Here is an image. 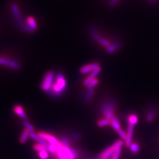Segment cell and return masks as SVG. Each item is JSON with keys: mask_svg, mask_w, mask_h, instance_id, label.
Here are the masks:
<instances>
[{"mask_svg": "<svg viewBox=\"0 0 159 159\" xmlns=\"http://www.w3.org/2000/svg\"><path fill=\"white\" fill-rule=\"evenodd\" d=\"M55 79V73L53 71L47 72L41 84V88L43 91L49 92L52 87Z\"/></svg>", "mask_w": 159, "mask_h": 159, "instance_id": "cell-3", "label": "cell"}, {"mask_svg": "<svg viewBox=\"0 0 159 159\" xmlns=\"http://www.w3.org/2000/svg\"><path fill=\"white\" fill-rule=\"evenodd\" d=\"M90 34L94 40L102 47L105 48L106 49L112 44L108 39L101 35L98 31L95 28L92 27L90 29Z\"/></svg>", "mask_w": 159, "mask_h": 159, "instance_id": "cell-4", "label": "cell"}, {"mask_svg": "<svg viewBox=\"0 0 159 159\" xmlns=\"http://www.w3.org/2000/svg\"><path fill=\"white\" fill-rule=\"evenodd\" d=\"M38 156L41 159H48L49 157V154L48 151H42L38 153Z\"/></svg>", "mask_w": 159, "mask_h": 159, "instance_id": "cell-23", "label": "cell"}, {"mask_svg": "<svg viewBox=\"0 0 159 159\" xmlns=\"http://www.w3.org/2000/svg\"><path fill=\"white\" fill-rule=\"evenodd\" d=\"M121 44L120 43V42L115 41L114 42H112V44L107 49V51L108 53H114L121 48Z\"/></svg>", "mask_w": 159, "mask_h": 159, "instance_id": "cell-14", "label": "cell"}, {"mask_svg": "<svg viewBox=\"0 0 159 159\" xmlns=\"http://www.w3.org/2000/svg\"><path fill=\"white\" fill-rule=\"evenodd\" d=\"M154 115H155V112H154V111H150V112H149L148 114H147V120L148 121H149V122L153 120Z\"/></svg>", "mask_w": 159, "mask_h": 159, "instance_id": "cell-29", "label": "cell"}, {"mask_svg": "<svg viewBox=\"0 0 159 159\" xmlns=\"http://www.w3.org/2000/svg\"><path fill=\"white\" fill-rule=\"evenodd\" d=\"M0 65L14 70H18L21 68V64L18 61L5 56H0Z\"/></svg>", "mask_w": 159, "mask_h": 159, "instance_id": "cell-5", "label": "cell"}, {"mask_svg": "<svg viewBox=\"0 0 159 159\" xmlns=\"http://www.w3.org/2000/svg\"><path fill=\"white\" fill-rule=\"evenodd\" d=\"M94 78L92 77L91 75L88 76L87 78H85V79L84 80V82H83L84 85L88 87V85L90 84V83L92 81V80H93Z\"/></svg>", "mask_w": 159, "mask_h": 159, "instance_id": "cell-26", "label": "cell"}, {"mask_svg": "<svg viewBox=\"0 0 159 159\" xmlns=\"http://www.w3.org/2000/svg\"><path fill=\"white\" fill-rule=\"evenodd\" d=\"M93 93H94V91H93L92 90H89V91H88V92H87V94L86 99H85V100H86L87 101L90 100L91 98V97H92Z\"/></svg>", "mask_w": 159, "mask_h": 159, "instance_id": "cell-32", "label": "cell"}, {"mask_svg": "<svg viewBox=\"0 0 159 159\" xmlns=\"http://www.w3.org/2000/svg\"><path fill=\"white\" fill-rule=\"evenodd\" d=\"M120 1L121 0H108V2L110 5L114 6L117 5L120 2Z\"/></svg>", "mask_w": 159, "mask_h": 159, "instance_id": "cell-31", "label": "cell"}, {"mask_svg": "<svg viewBox=\"0 0 159 159\" xmlns=\"http://www.w3.org/2000/svg\"><path fill=\"white\" fill-rule=\"evenodd\" d=\"M99 68H101L100 64L97 62H93L86 64L81 67L80 69V72L82 74H85L89 72H91Z\"/></svg>", "mask_w": 159, "mask_h": 159, "instance_id": "cell-9", "label": "cell"}, {"mask_svg": "<svg viewBox=\"0 0 159 159\" xmlns=\"http://www.w3.org/2000/svg\"><path fill=\"white\" fill-rule=\"evenodd\" d=\"M11 9H12L15 20L16 21L18 26L26 32H28V33L33 32L34 31L32 29H31L26 24H25L23 20L22 19L20 11L18 6L15 4H12L11 5Z\"/></svg>", "mask_w": 159, "mask_h": 159, "instance_id": "cell-2", "label": "cell"}, {"mask_svg": "<svg viewBox=\"0 0 159 159\" xmlns=\"http://www.w3.org/2000/svg\"><path fill=\"white\" fill-rule=\"evenodd\" d=\"M114 107L112 104H106L104 106L102 109V114L105 117V118L111 120V118L114 116Z\"/></svg>", "mask_w": 159, "mask_h": 159, "instance_id": "cell-10", "label": "cell"}, {"mask_svg": "<svg viewBox=\"0 0 159 159\" xmlns=\"http://www.w3.org/2000/svg\"><path fill=\"white\" fill-rule=\"evenodd\" d=\"M118 135H120V137L124 140H125L126 138V137H127V132H125L122 128L120 129V130H118L117 131Z\"/></svg>", "mask_w": 159, "mask_h": 159, "instance_id": "cell-27", "label": "cell"}, {"mask_svg": "<svg viewBox=\"0 0 159 159\" xmlns=\"http://www.w3.org/2000/svg\"><path fill=\"white\" fill-rule=\"evenodd\" d=\"M129 147L131 151L133 153H137V152H138L140 149L138 144L136 143H132Z\"/></svg>", "mask_w": 159, "mask_h": 159, "instance_id": "cell-21", "label": "cell"}, {"mask_svg": "<svg viewBox=\"0 0 159 159\" xmlns=\"http://www.w3.org/2000/svg\"><path fill=\"white\" fill-rule=\"evenodd\" d=\"M121 148L117 149L115 151L114 154L112 155V157L111 159H118L120 157V155L121 154Z\"/></svg>", "mask_w": 159, "mask_h": 159, "instance_id": "cell-25", "label": "cell"}, {"mask_svg": "<svg viewBox=\"0 0 159 159\" xmlns=\"http://www.w3.org/2000/svg\"><path fill=\"white\" fill-rule=\"evenodd\" d=\"M110 124H111V127L113 128V129L117 131H118V130L121 129V124H120V122L119 121V120L115 115H114L111 118V119L110 120Z\"/></svg>", "mask_w": 159, "mask_h": 159, "instance_id": "cell-13", "label": "cell"}, {"mask_svg": "<svg viewBox=\"0 0 159 159\" xmlns=\"http://www.w3.org/2000/svg\"><path fill=\"white\" fill-rule=\"evenodd\" d=\"M22 124L25 127V129L28 130L30 132L34 131V127L31 124V123L27 120H22Z\"/></svg>", "mask_w": 159, "mask_h": 159, "instance_id": "cell-18", "label": "cell"}, {"mask_svg": "<svg viewBox=\"0 0 159 159\" xmlns=\"http://www.w3.org/2000/svg\"><path fill=\"white\" fill-rule=\"evenodd\" d=\"M29 134H30V132L28 130H27L26 129H25L22 131V132L20 136L19 142L22 144L25 143L27 141L28 138L29 137Z\"/></svg>", "mask_w": 159, "mask_h": 159, "instance_id": "cell-16", "label": "cell"}, {"mask_svg": "<svg viewBox=\"0 0 159 159\" xmlns=\"http://www.w3.org/2000/svg\"><path fill=\"white\" fill-rule=\"evenodd\" d=\"M47 148H48V151H49L50 153H51L52 154H57V151H58V146L56 144L49 143Z\"/></svg>", "mask_w": 159, "mask_h": 159, "instance_id": "cell-19", "label": "cell"}, {"mask_svg": "<svg viewBox=\"0 0 159 159\" xmlns=\"http://www.w3.org/2000/svg\"><path fill=\"white\" fill-rule=\"evenodd\" d=\"M148 1H151V2H154L155 0H148Z\"/></svg>", "mask_w": 159, "mask_h": 159, "instance_id": "cell-33", "label": "cell"}, {"mask_svg": "<svg viewBox=\"0 0 159 159\" xmlns=\"http://www.w3.org/2000/svg\"><path fill=\"white\" fill-rule=\"evenodd\" d=\"M37 142H38V143L39 144H40V145H42V146H44V147H48V144H49V143H48L46 140H44V139H42V138H39Z\"/></svg>", "mask_w": 159, "mask_h": 159, "instance_id": "cell-28", "label": "cell"}, {"mask_svg": "<svg viewBox=\"0 0 159 159\" xmlns=\"http://www.w3.org/2000/svg\"><path fill=\"white\" fill-rule=\"evenodd\" d=\"M128 124L134 126V125L137 124V122H138V117L134 114L129 115L128 117Z\"/></svg>", "mask_w": 159, "mask_h": 159, "instance_id": "cell-17", "label": "cell"}, {"mask_svg": "<svg viewBox=\"0 0 159 159\" xmlns=\"http://www.w3.org/2000/svg\"><path fill=\"white\" fill-rule=\"evenodd\" d=\"M57 154L59 159H74L75 154L68 146L62 145L58 147Z\"/></svg>", "mask_w": 159, "mask_h": 159, "instance_id": "cell-7", "label": "cell"}, {"mask_svg": "<svg viewBox=\"0 0 159 159\" xmlns=\"http://www.w3.org/2000/svg\"><path fill=\"white\" fill-rule=\"evenodd\" d=\"M33 148L35 151H38V152L42 151H48V148L47 147H45L44 146H42V145L39 144L38 143L34 144L33 145Z\"/></svg>", "mask_w": 159, "mask_h": 159, "instance_id": "cell-22", "label": "cell"}, {"mask_svg": "<svg viewBox=\"0 0 159 159\" xmlns=\"http://www.w3.org/2000/svg\"><path fill=\"white\" fill-rule=\"evenodd\" d=\"M66 87L67 81L64 75L61 73H58L55 77L54 83L50 92L55 95H60L65 91Z\"/></svg>", "mask_w": 159, "mask_h": 159, "instance_id": "cell-1", "label": "cell"}, {"mask_svg": "<svg viewBox=\"0 0 159 159\" xmlns=\"http://www.w3.org/2000/svg\"><path fill=\"white\" fill-rule=\"evenodd\" d=\"M14 111L16 115H18L22 119L26 120L27 116H26L25 111H24L23 108L21 105H15L14 108Z\"/></svg>", "mask_w": 159, "mask_h": 159, "instance_id": "cell-12", "label": "cell"}, {"mask_svg": "<svg viewBox=\"0 0 159 159\" xmlns=\"http://www.w3.org/2000/svg\"><path fill=\"white\" fill-rule=\"evenodd\" d=\"M98 79H97L96 78H94L93 80H92V81L90 83V84L88 85V88L89 89V90H92V88H94V87H95L97 84H98Z\"/></svg>", "mask_w": 159, "mask_h": 159, "instance_id": "cell-24", "label": "cell"}, {"mask_svg": "<svg viewBox=\"0 0 159 159\" xmlns=\"http://www.w3.org/2000/svg\"><path fill=\"white\" fill-rule=\"evenodd\" d=\"M134 131V125L128 124L127 131V137L125 140V145L127 147H129L132 143V134Z\"/></svg>", "mask_w": 159, "mask_h": 159, "instance_id": "cell-11", "label": "cell"}, {"mask_svg": "<svg viewBox=\"0 0 159 159\" xmlns=\"http://www.w3.org/2000/svg\"><path fill=\"white\" fill-rule=\"evenodd\" d=\"M29 137H30L32 140H34V141H37L38 140L39 138V137L38 134H36V133H35L34 132H30V134H29Z\"/></svg>", "mask_w": 159, "mask_h": 159, "instance_id": "cell-30", "label": "cell"}, {"mask_svg": "<svg viewBox=\"0 0 159 159\" xmlns=\"http://www.w3.org/2000/svg\"><path fill=\"white\" fill-rule=\"evenodd\" d=\"M97 124L100 127H103L107 126V125L110 124V120L105 118L104 119L99 120L98 121V122H97Z\"/></svg>", "mask_w": 159, "mask_h": 159, "instance_id": "cell-20", "label": "cell"}, {"mask_svg": "<svg viewBox=\"0 0 159 159\" xmlns=\"http://www.w3.org/2000/svg\"><path fill=\"white\" fill-rule=\"evenodd\" d=\"M124 145V142L122 140H118L112 144L110 147L105 149L101 154L100 159H109L112 155L114 154L115 151L120 148H121L122 146Z\"/></svg>", "mask_w": 159, "mask_h": 159, "instance_id": "cell-6", "label": "cell"}, {"mask_svg": "<svg viewBox=\"0 0 159 159\" xmlns=\"http://www.w3.org/2000/svg\"><path fill=\"white\" fill-rule=\"evenodd\" d=\"M26 24L34 31L37 29V24L35 21V19L32 17V16H29L26 19Z\"/></svg>", "mask_w": 159, "mask_h": 159, "instance_id": "cell-15", "label": "cell"}, {"mask_svg": "<svg viewBox=\"0 0 159 159\" xmlns=\"http://www.w3.org/2000/svg\"><path fill=\"white\" fill-rule=\"evenodd\" d=\"M38 135L39 138L46 140L49 144H56L58 146V147L63 145L62 143H61V141H59L54 136H53L52 135H51L49 134H48L46 132H39L38 133Z\"/></svg>", "mask_w": 159, "mask_h": 159, "instance_id": "cell-8", "label": "cell"}]
</instances>
